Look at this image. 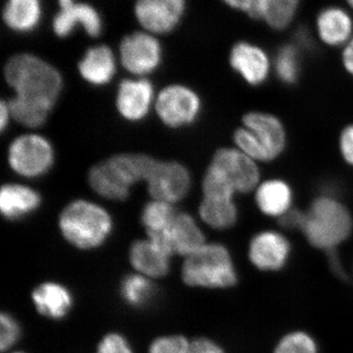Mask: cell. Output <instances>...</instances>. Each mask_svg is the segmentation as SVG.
<instances>
[{
  "label": "cell",
  "mask_w": 353,
  "mask_h": 353,
  "mask_svg": "<svg viewBox=\"0 0 353 353\" xmlns=\"http://www.w3.org/2000/svg\"><path fill=\"white\" fill-rule=\"evenodd\" d=\"M199 214L206 226L224 231L236 224L240 210L236 199L202 196Z\"/></svg>",
  "instance_id": "24"
},
{
  "label": "cell",
  "mask_w": 353,
  "mask_h": 353,
  "mask_svg": "<svg viewBox=\"0 0 353 353\" xmlns=\"http://www.w3.org/2000/svg\"><path fill=\"white\" fill-rule=\"evenodd\" d=\"M305 219V210L299 208H292L287 214L278 220L279 225L282 229L292 230V231H301Z\"/></svg>",
  "instance_id": "37"
},
{
  "label": "cell",
  "mask_w": 353,
  "mask_h": 353,
  "mask_svg": "<svg viewBox=\"0 0 353 353\" xmlns=\"http://www.w3.org/2000/svg\"><path fill=\"white\" fill-rule=\"evenodd\" d=\"M292 245L287 236L276 230H263L253 234L248 243V259L253 266L265 272L284 268L289 261Z\"/></svg>",
  "instance_id": "13"
},
{
  "label": "cell",
  "mask_w": 353,
  "mask_h": 353,
  "mask_svg": "<svg viewBox=\"0 0 353 353\" xmlns=\"http://www.w3.org/2000/svg\"><path fill=\"white\" fill-rule=\"evenodd\" d=\"M301 232L313 248L333 252L352 234V211L339 197L320 194L306 209Z\"/></svg>",
  "instance_id": "2"
},
{
  "label": "cell",
  "mask_w": 353,
  "mask_h": 353,
  "mask_svg": "<svg viewBox=\"0 0 353 353\" xmlns=\"http://www.w3.org/2000/svg\"><path fill=\"white\" fill-rule=\"evenodd\" d=\"M301 48L296 43L283 44L273 57L276 78L285 85H294L301 78Z\"/></svg>",
  "instance_id": "27"
},
{
  "label": "cell",
  "mask_w": 353,
  "mask_h": 353,
  "mask_svg": "<svg viewBox=\"0 0 353 353\" xmlns=\"http://www.w3.org/2000/svg\"><path fill=\"white\" fill-rule=\"evenodd\" d=\"M340 58L343 71L353 79V38L341 48Z\"/></svg>",
  "instance_id": "40"
},
{
  "label": "cell",
  "mask_w": 353,
  "mask_h": 353,
  "mask_svg": "<svg viewBox=\"0 0 353 353\" xmlns=\"http://www.w3.org/2000/svg\"><path fill=\"white\" fill-rule=\"evenodd\" d=\"M190 343L185 336H161L153 341L148 353H190Z\"/></svg>",
  "instance_id": "33"
},
{
  "label": "cell",
  "mask_w": 353,
  "mask_h": 353,
  "mask_svg": "<svg viewBox=\"0 0 353 353\" xmlns=\"http://www.w3.org/2000/svg\"><path fill=\"white\" fill-rule=\"evenodd\" d=\"M183 282L190 287L229 289L238 283L231 252L221 243H208L187 256L182 269Z\"/></svg>",
  "instance_id": "4"
},
{
  "label": "cell",
  "mask_w": 353,
  "mask_h": 353,
  "mask_svg": "<svg viewBox=\"0 0 353 353\" xmlns=\"http://www.w3.org/2000/svg\"><path fill=\"white\" fill-rule=\"evenodd\" d=\"M230 67L245 85L259 88L273 73V57L255 41L241 39L232 46L228 57Z\"/></svg>",
  "instance_id": "8"
},
{
  "label": "cell",
  "mask_w": 353,
  "mask_h": 353,
  "mask_svg": "<svg viewBox=\"0 0 353 353\" xmlns=\"http://www.w3.org/2000/svg\"><path fill=\"white\" fill-rule=\"evenodd\" d=\"M208 168L226 183L236 196L253 194L262 181L260 164L234 146L218 148Z\"/></svg>",
  "instance_id": "5"
},
{
  "label": "cell",
  "mask_w": 353,
  "mask_h": 353,
  "mask_svg": "<svg viewBox=\"0 0 353 353\" xmlns=\"http://www.w3.org/2000/svg\"><path fill=\"white\" fill-rule=\"evenodd\" d=\"M97 353H132V350L124 336L109 334L102 339Z\"/></svg>",
  "instance_id": "36"
},
{
  "label": "cell",
  "mask_w": 353,
  "mask_h": 353,
  "mask_svg": "<svg viewBox=\"0 0 353 353\" xmlns=\"http://www.w3.org/2000/svg\"><path fill=\"white\" fill-rule=\"evenodd\" d=\"M241 121V125L254 134L270 163L284 154L289 139L287 128L279 116L268 111L250 110L243 114Z\"/></svg>",
  "instance_id": "12"
},
{
  "label": "cell",
  "mask_w": 353,
  "mask_h": 353,
  "mask_svg": "<svg viewBox=\"0 0 353 353\" xmlns=\"http://www.w3.org/2000/svg\"><path fill=\"white\" fill-rule=\"evenodd\" d=\"M32 297L39 312L53 320L64 318L73 304L71 292L58 283L46 282L39 285L32 292Z\"/></svg>",
  "instance_id": "23"
},
{
  "label": "cell",
  "mask_w": 353,
  "mask_h": 353,
  "mask_svg": "<svg viewBox=\"0 0 353 353\" xmlns=\"http://www.w3.org/2000/svg\"><path fill=\"white\" fill-rule=\"evenodd\" d=\"M170 257L169 253L150 239L134 241L130 250L132 266L146 277L166 276L170 268Z\"/></svg>",
  "instance_id": "20"
},
{
  "label": "cell",
  "mask_w": 353,
  "mask_h": 353,
  "mask_svg": "<svg viewBox=\"0 0 353 353\" xmlns=\"http://www.w3.org/2000/svg\"><path fill=\"white\" fill-rule=\"evenodd\" d=\"M161 44L150 32H134L121 41V63L134 75L145 76L152 73L161 63Z\"/></svg>",
  "instance_id": "10"
},
{
  "label": "cell",
  "mask_w": 353,
  "mask_h": 353,
  "mask_svg": "<svg viewBox=\"0 0 353 353\" xmlns=\"http://www.w3.org/2000/svg\"><path fill=\"white\" fill-rule=\"evenodd\" d=\"M88 183L99 196L109 201H126L132 188L109 159L92 167Z\"/></svg>",
  "instance_id": "22"
},
{
  "label": "cell",
  "mask_w": 353,
  "mask_h": 353,
  "mask_svg": "<svg viewBox=\"0 0 353 353\" xmlns=\"http://www.w3.org/2000/svg\"><path fill=\"white\" fill-rule=\"evenodd\" d=\"M190 353H225L215 341L206 338L197 339L190 343Z\"/></svg>",
  "instance_id": "39"
},
{
  "label": "cell",
  "mask_w": 353,
  "mask_h": 353,
  "mask_svg": "<svg viewBox=\"0 0 353 353\" xmlns=\"http://www.w3.org/2000/svg\"><path fill=\"white\" fill-rule=\"evenodd\" d=\"M41 14V0H7L2 18L12 31L29 32L38 27Z\"/></svg>",
  "instance_id": "26"
},
{
  "label": "cell",
  "mask_w": 353,
  "mask_h": 353,
  "mask_svg": "<svg viewBox=\"0 0 353 353\" xmlns=\"http://www.w3.org/2000/svg\"><path fill=\"white\" fill-rule=\"evenodd\" d=\"M154 90L145 79L125 80L120 83L116 95L118 112L130 122L145 119L152 108Z\"/></svg>",
  "instance_id": "18"
},
{
  "label": "cell",
  "mask_w": 353,
  "mask_h": 353,
  "mask_svg": "<svg viewBox=\"0 0 353 353\" xmlns=\"http://www.w3.org/2000/svg\"><path fill=\"white\" fill-rule=\"evenodd\" d=\"M301 0H259L254 21L274 32L289 29L296 20Z\"/></svg>",
  "instance_id": "25"
},
{
  "label": "cell",
  "mask_w": 353,
  "mask_h": 353,
  "mask_svg": "<svg viewBox=\"0 0 353 353\" xmlns=\"http://www.w3.org/2000/svg\"><path fill=\"white\" fill-rule=\"evenodd\" d=\"M9 109L14 120L23 126L41 127L48 120L51 109L39 104L31 103L14 97L8 101Z\"/></svg>",
  "instance_id": "29"
},
{
  "label": "cell",
  "mask_w": 353,
  "mask_h": 353,
  "mask_svg": "<svg viewBox=\"0 0 353 353\" xmlns=\"http://www.w3.org/2000/svg\"><path fill=\"white\" fill-rule=\"evenodd\" d=\"M79 72L90 85H108L116 72V59L113 51L106 46H97L88 48L79 62Z\"/></svg>",
  "instance_id": "21"
},
{
  "label": "cell",
  "mask_w": 353,
  "mask_h": 353,
  "mask_svg": "<svg viewBox=\"0 0 353 353\" xmlns=\"http://www.w3.org/2000/svg\"><path fill=\"white\" fill-rule=\"evenodd\" d=\"M121 294L130 305L143 306L152 299L153 285L145 276L130 275L121 284Z\"/></svg>",
  "instance_id": "30"
},
{
  "label": "cell",
  "mask_w": 353,
  "mask_h": 353,
  "mask_svg": "<svg viewBox=\"0 0 353 353\" xmlns=\"http://www.w3.org/2000/svg\"><path fill=\"white\" fill-rule=\"evenodd\" d=\"M58 6L59 11L53 18L52 29L59 38H67L78 26L92 38L101 34V17L94 6L75 0H58Z\"/></svg>",
  "instance_id": "16"
},
{
  "label": "cell",
  "mask_w": 353,
  "mask_h": 353,
  "mask_svg": "<svg viewBox=\"0 0 353 353\" xmlns=\"http://www.w3.org/2000/svg\"><path fill=\"white\" fill-rule=\"evenodd\" d=\"M145 183L153 199L174 204L189 194L192 176L183 164L157 160Z\"/></svg>",
  "instance_id": "9"
},
{
  "label": "cell",
  "mask_w": 353,
  "mask_h": 353,
  "mask_svg": "<svg viewBox=\"0 0 353 353\" xmlns=\"http://www.w3.org/2000/svg\"><path fill=\"white\" fill-rule=\"evenodd\" d=\"M10 118H12V116H11L8 102L2 101L1 106H0V125H1L2 131H4V129L8 125Z\"/></svg>",
  "instance_id": "41"
},
{
  "label": "cell",
  "mask_w": 353,
  "mask_h": 353,
  "mask_svg": "<svg viewBox=\"0 0 353 353\" xmlns=\"http://www.w3.org/2000/svg\"><path fill=\"white\" fill-rule=\"evenodd\" d=\"M185 0H137L134 16L145 32L168 34L182 19Z\"/></svg>",
  "instance_id": "14"
},
{
  "label": "cell",
  "mask_w": 353,
  "mask_h": 353,
  "mask_svg": "<svg viewBox=\"0 0 353 353\" xmlns=\"http://www.w3.org/2000/svg\"><path fill=\"white\" fill-rule=\"evenodd\" d=\"M173 204L161 201L148 202L141 213V222L148 234L161 233L176 214Z\"/></svg>",
  "instance_id": "28"
},
{
  "label": "cell",
  "mask_w": 353,
  "mask_h": 353,
  "mask_svg": "<svg viewBox=\"0 0 353 353\" xmlns=\"http://www.w3.org/2000/svg\"><path fill=\"white\" fill-rule=\"evenodd\" d=\"M338 150L343 163L353 169V122L341 130L338 137Z\"/></svg>",
  "instance_id": "35"
},
{
  "label": "cell",
  "mask_w": 353,
  "mask_h": 353,
  "mask_svg": "<svg viewBox=\"0 0 353 353\" xmlns=\"http://www.w3.org/2000/svg\"><path fill=\"white\" fill-rule=\"evenodd\" d=\"M345 7L353 13V0H345Z\"/></svg>",
  "instance_id": "42"
},
{
  "label": "cell",
  "mask_w": 353,
  "mask_h": 353,
  "mask_svg": "<svg viewBox=\"0 0 353 353\" xmlns=\"http://www.w3.org/2000/svg\"><path fill=\"white\" fill-rule=\"evenodd\" d=\"M314 31L323 46L341 50L353 38V13L336 4L323 7L316 14Z\"/></svg>",
  "instance_id": "15"
},
{
  "label": "cell",
  "mask_w": 353,
  "mask_h": 353,
  "mask_svg": "<svg viewBox=\"0 0 353 353\" xmlns=\"http://www.w3.org/2000/svg\"><path fill=\"white\" fill-rule=\"evenodd\" d=\"M233 143L234 148H238L243 154L252 158L257 163L260 165L270 163V160L267 157L266 152L259 145L254 134L243 125L234 130Z\"/></svg>",
  "instance_id": "31"
},
{
  "label": "cell",
  "mask_w": 353,
  "mask_h": 353,
  "mask_svg": "<svg viewBox=\"0 0 353 353\" xmlns=\"http://www.w3.org/2000/svg\"><path fill=\"white\" fill-rule=\"evenodd\" d=\"M169 254L189 256L205 245V236L196 219L187 213H176L170 225L161 233L148 234Z\"/></svg>",
  "instance_id": "11"
},
{
  "label": "cell",
  "mask_w": 353,
  "mask_h": 353,
  "mask_svg": "<svg viewBox=\"0 0 353 353\" xmlns=\"http://www.w3.org/2000/svg\"><path fill=\"white\" fill-rule=\"evenodd\" d=\"M221 1L232 10L243 14L250 19H255L259 0H221Z\"/></svg>",
  "instance_id": "38"
},
{
  "label": "cell",
  "mask_w": 353,
  "mask_h": 353,
  "mask_svg": "<svg viewBox=\"0 0 353 353\" xmlns=\"http://www.w3.org/2000/svg\"><path fill=\"white\" fill-rule=\"evenodd\" d=\"M59 229L72 245L80 250H92L108 240L112 232L113 221L99 204L78 199L62 210Z\"/></svg>",
  "instance_id": "3"
},
{
  "label": "cell",
  "mask_w": 353,
  "mask_h": 353,
  "mask_svg": "<svg viewBox=\"0 0 353 353\" xmlns=\"http://www.w3.org/2000/svg\"><path fill=\"white\" fill-rule=\"evenodd\" d=\"M20 336V327L12 316L2 313L0 347L2 352L12 347Z\"/></svg>",
  "instance_id": "34"
},
{
  "label": "cell",
  "mask_w": 353,
  "mask_h": 353,
  "mask_svg": "<svg viewBox=\"0 0 353 353\" xmlns=\"http://www.w3.org/2000/svg\"><path fill=\"white\" fill-rule=\"evenodd\" d=\"M17 353H19V352H17Z\"/></svg>",
  "instance_id": "43"
},
{
  "label": "cell",
  "mask_w": 353,
  "mask_h": 353,
  "mask_svg": "<svg viewBox=\"0 0 353 353\" xmlns=\"http://www.w3.org/2000/svg\"><path fill=\"white\" fill-rule=\"evenodd\" d=\"M253 201L262 215L279 220L294 208V192L283 178L262 179L253 192Z\"/></svg>",
  "instance_id": "17"
},
{
  "label": "cell",
  "mask_w": 353,
  "mask_h": 353,
  "mask_svg": "<svg viewBox=\"0 0 353 353\" xmlns=\"http://www.w3.org/2000/svg\"><path fill=\"white\" fill-rule=\"evenodd\" d=\"M274 353H318V347L314 339L306 332L294 331L279 341Z\"/></svg>",
  "instance_id": "32"
},
{
  "label": "cell",
  "mask_w": 353,
  "mask_h": 353,
  "mask_svg": "<svg viewBox=\"0 0 353 353\" xmlns=\"http://www.w3.org/2000/svg\"><path fill=\"white\" fill-rule=\"evenodd\" d=\"M158 117L166 126L178 129L194 124L202 111L201 97L192 88L172 85L163 88L157 99Z\"/></svg>",
  "instance_id": "7"
},
{
  "label": "cell",
  "mask_w": 353,
  "mask_h": 353,
  "mask_svg": "<svg viewBox=\"0 0 353 353\" xmlns=\"http://www.w3.org/2000/svg\"><path fill=\"white\" fill-rule=\"evenodd\" d=\"M4 78L13 88L15 97L51 110L63 88L57 69L29 53L11 57L4 67Z\"/></svg>",
  "instance_id": "1"
},
{
  "label": "cell",
  "mask_w": 353,
  "mask_h": 353,
  "mask_svg": "<svg viewBox=\"0 0 353 353\" xmlns=\"http://www.w3.org/2000/svg\"><path fill=\"white\" fill-rule=\"evenodd\" d=\"M54 158L50 141L39 134H23L9 146V165L16 174L24 178H39L48 173L54 163Z\"/></svg>",
  "instance_id": "6"
},
{
  "label": "cell",
  "mask_w": 353,
  "mask_h": 353,
  "mask_svg": "<svg viewBox=\"0 0 353 353\" xmlns=\"http://www.w3.org/2000/svg\"><path fill=\"white\" fill-rule=\"evenodd\" d=\"M41 194L20 183H6L0 192V210L7 220H20L38 210Z\"/></svg>",
  "instance_id": "19"
}]
</instances>
